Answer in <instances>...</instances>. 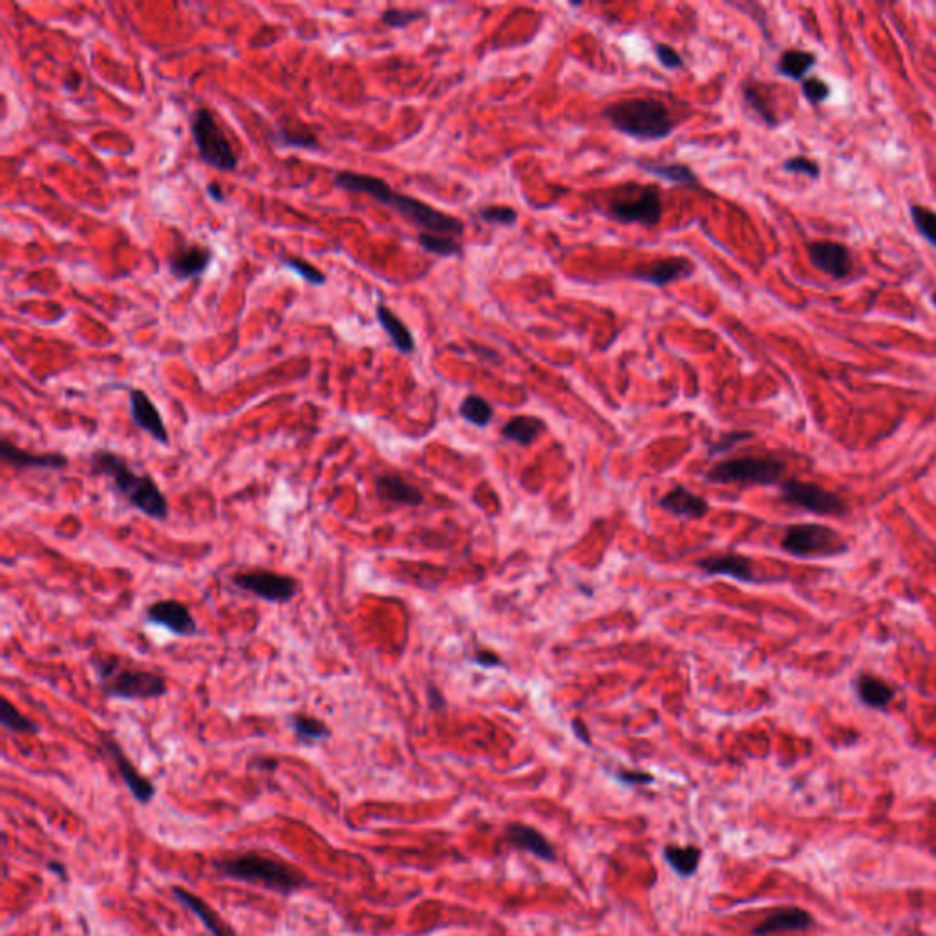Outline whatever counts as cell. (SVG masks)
I'll list each match as a JSON object with an SVG mask.
<instances>
[{"label":"cell","instance_id":"cell-7","mask_svg":"<svg viewBox=\"0 0 936 936\" xmlns=\"http://www.w3.org/2000/svg\"><path fill=\"white\" fill-rule=\"evenodd\" d=\"M191 134L205 165L222 172L236 171L238 156L209 108L200 107L192 112Z\"/></svg>","mask_w":936,"mask_h":936},{"label":"cell","instance_id":"cell-39","mask_svg":"<svg viewBox=\"0 0 936 936\" xmlns=\"http://www.w3.org/2000/svg\"><path fill=\"white\" fill-rule=\"evenodd\" d=\"M426 11L423 10H397V8H390V10H384L381 13V21L388 26V28H395V30H403V28H408L410 24H414L417 21H423L426 19Z\"/></svg>","mask_w":936,"mask_h":936},{"label":"cell","instance_id":"cell-12","mask_svg":"<svg viewBox=\"0 0 936 936\" xmlns=\"http://www.w3.org/2000/svg\"><path fill=\"white\" fill-rule=\"evenodd\" d=\"M145 617L150 624L171 631L176 637H194L198 633L196 620L192 617L191 609L180 600L167 598L150 604L145 611Z\"/></svg>","mask_w":936,"mask_h":936},{"label":"cell","instance_id":"cell-41","mask_svg":"<svg viewBox=\"0 0 936 936\" xmlns=\"http://www.w3.org/2000/svg\"><path fill=\"white\" fill-rule=\"evenodd\" d=\"M801 92H803V96L809 101L810 105H819V103H825L829 99L830 86L819 77H807L801 83Z\"/></svg>","mask_w":936,"mask_h":936},{"label":"cell","instance_id":"cell-43","mask_svg":"<svg viewBox=\"0 0 936 936\" xmlns=\"http://www.w3.org/2000/svg\"><path fill=\"white\" fill-rule=\"evenodd\" d=\"M653 52H655V57L659 59V63L666 68V70H681L684 66V59H682L681 54L666 43H655L653 44Z\"/></svg>","mask_w":936,"mask_h":936},{"label":"cell","instance_id":"cell-36","mask_svg":"<svg viewBox=\"0 0 936 936\" xmlns=\"http://www.w3.org/2000/svg\"><path fill=\"white\" fill-rule=\"evenodd\" d=\"M273 141L280 147H295V149H319V139L313 132L298 130V128L278 127L273 132Z\"/></svg>","mask_w":936,"mask_h":936},{"label":"cell","instance_id":"cell-4","mask_svg":"<svg viewBox=\"0 0 936 936\" xmlns=\"http://www.w3.org/2000/svg\"><path fill=\"white\" fill-rule=\"evenodd\" d=\"M97 682L103 693L117 701H149L169 692L167 681L147 670H123L116 655H97L92 659Z\"/></svg>","mask_w":936,"mask_h":936},{"label":"cell","instance_id":"cell-44","mask_svg":"<svg viewBox=\"0 0 936 936\" xmlns=\"http://www.w3.org/2000/svg\"><path fill=\"white\" fill-rule=\"evenodd\" d=\"M783 169L787 172H792V174H805V176H809L812 180H818L819 174H821L818 163L809 160V158H805V156L788 158V160L783 163Z\"/></svg>","mask_w":936,"mask_h":936},{"label":"cell","instance_id":"cell-33","mask_svg":"<svg viewBox=\"0 0 936 936\" xmlns=\"http://www.w3.org/2000/svg\"><path fill=\"white\" fill-rule=\"evenodd\" d=\"M459 415L470 423V425L479 426V428H485L492 421V415H494V408L490 405L487 399L479 397L476 394H470L461 401V406H459Z\"/></svg>","mask_w":936,"mask_h":936},{"label":"cell","instance_id":"cell-22","mask_svg":"<svg viewBox=\"0 0 936 936\" xmlns=\"http://www.w3.org/2000/svg\"><path fill=\"white\" fill-rule=\"evenodd\" d=\"M660 507L677 518H688V520H701L710 511L708 501L693 494L692 490L686 487H675L666 496H662Z\"/></svg>","mask_w":936,"mask_h":936},{"label":"cell","instance_id":"cell-15","mask_svg":"<svg viewBox=\"0 0 936 936\" xmlns=\"http://www.w3.org/2000/svg\"><path fill=\"white\" fill-rule=\"evenodd\" d=\"M693 273H695V264L690 258L675 256V258L659 260V262H655L651 266L639 267V269L631 271L629 277L637 280V282H642V284L655 286V288H666L673 282L692 277Z\"/></svg>","mask_w":936,"mask_h":936},{"label":"cell","instance_id":"cell-9","mask_svg":"<svg viewBox=\"0 0 936 936\" xmlns=\"http://www.w3.org/2000/svg\"><path fill=\"white\" fill-rule=\"evenodd\" d=\"M606 214L618 224L657 225L664 214L660 189L657 185H637L635 194H617L607 203Z\"/></svg>","mask_w":936,"mask_h":936},{"label":"cell","instance_id":"cell-34","mask_svg":"<svg viewBox=\"0 0 936 936\" xmlns=\"http://www.w3.org/2000/svg\"><path fill=\"white\" fill-rule=\"evenodd\" d=\"M743 99H745L746 107L750 108L761 119L763 125L770 128L777 127L776 112L768 105V101H766V97L763 96L759 86L754 85V83L743 86Z\"/></svg>","mask_w":936,"mask_h":936},{"label":"cell","instance_id":"cell-42","mask_svg":"<svg viewBox=\"0 0 936 936\" xmlns=\"http://www.w3.org/2000/svg\"><path fill=\"white\" fill-rule=\"evenodd\" d=\"M752 437H754V434H752V432H745V430H739V432H728V434H724V436L721 437V439H719L715 445L710 447V450H708V456H710V458L721 456V454H724V452L732 450V448L737 447L739 443L748 441V439H752Z\"/></svg>","mask_w":936,"mask_h":936},{"label":"cell","instance_id":"cell-38","mask_svg":"<svg viewBox=\"0 0 936 936\" xmlns=\"http://www.w3.org/2000/svg\"><path fill=\"white\" fill-rule=\"evenodd\" d=\"M479 220L498 227H514L518 224V211L509 205H487L478 211Z\"/></svg>","mask_w":936,"mask_h":936},{"label":"cell","instance_id":"cell-5","mask_svg":"<svg viewBox=\"0 0 936 936\" xmlns=\"http://www.w3.org/2000/svg\"><path fill=\"white\" fill-rule=\"evenodd\" d=\"M218 869L227 878L256 883V885H262L266 889L282 894L295 893L298 889L308 885V878L295 867H291L282 860H275V858L255 854V852L224 860L220 862Z\"/></svg>","mask_w":936,"mask_h":936},{"label":"cell","instance_id":"cell-30","mask_svg":"<svg viewBox=\"0 0 936 936\" xmlns=\"http://www.w3.org/2000/svg\"><path fill=\"white\" fill-rule=\"evenodd\" d=\"M289 724L293 728V734L297 737V741L304 743V745H315V743L326 741L331 737L330 726L317 719V717H311V715L295 713V715L289 717Z\"/></svg>","mask_w":936,"mask_h":936},{"label":"cell","instance_id":"cell-50","mask_svg":"<svg viewBox=\"0 0 936 936\" xmlns=\"http://www.w3.org/2000/svg\"><path fill=\"white\" fill-rule=\"evenodd\" d=\"M573 726H575L576 735L580 734V739L589 745V737H587V734H585L584 724H582V721H575Z\"/></svg>","mask_w":936,"mask_h":936},{"label":"cell","instance_id":"cell-52","mask_svg":"<svg viewBox=\"0 0 936 936\" xmlns=\"http://www.w3.org/2000/svg\"><path fill=\"white\" fill-rule=\"evenodd\" d=\"M931 302H933V306L936 308V291L933 293V297H931Z\"/></svg>","mask_w":936,"mask_h":936},{"label":"cell","instance_id":"cell-11","mask_svg":"<svg viewBox=\"0 0 936 936\" xmlns=\"http://www.w3.org/2000/svg\"><path fill=\"white\" fill-rule=\"evenodd\" d=\"M231 584L267 604H288L298 595L300 589L297 578L267 569L236 573L231 576Z\"/></svg>","mask_w":936,"mask_h":936},{"label":"cell","instance_id":"cell-8","mask_svg":"<svg viewBox=\"0 0 936 936\" xmlns=\"http://www.w3.org/2000/svg\"><path fill=\"white\" fill-rule=\"evenodd\" d=\"M785 463L770 458H735L717 463L706 478L712 483H743V485H776L785 474Z\"/></svg>","mask_w":936,"mask_h":936},{"label":"cell","instance_id":"cell-24","mask_svg":"<svg viewBox=\"0 0 936 936\" xmlns=\"http://www.w3.org/2000/svg\"><path fill=\"white\" fill-rule=\"evenodd\" d=\"M635 165L639 167L640 171L646 172V174H651L655 178H660V180L668 181V183H673V185H682V187H690V189H701L702 185L697 174L684 163H668V161H649V160H637Z\"/></svg>","mask_w":936,"mask_h":936},{"label":"cell","instance_id":"cell-51","mask_svg":"<svg viewBox=\"0 0 936 936\" xmlns=\"http://www.w3.org/2000/svg\"><path fill=\"white\" fill-rule=\"evenodd\" d=\"M48 867H50L52 871H55V873H61L63 874V876H66V874H64L63 865H55V862H54V863H50Z\"/></svg>","mask_w":936,"mask_h":936},{"label":"cell","instance_id":"cell-21","mask_svg":"<svg viewBox=\"0 0 936 936\" xmlns=\"http://www.w3.org/2000/svg\"><path fill=\"white\" fill-rule=\"evenodd\" d=\"M702 573L710 576H730L739 582H754L752 562L741 554H719L708 556L697 562Z\"/></svg>","mask_w":936,"mask_h":936},{"label":"cell","instance_id":"cell-28","mask_svg":"<svg viewBox=\"0 0 936 936\" xmlns=\"http://www.w3.org/2000/svg\"><path fill=\"white\" fill-rule=\"evenodd\" d=\"M543 430H545V423L540 417L516 415V417H512L507 425L503 426L501 436L505 437L507 441L522 445V447H529L538 439Z\"/></svg>","mask_w":936,"mask_h":936},{"label":"cell","instance_id":"cell-23","mask_svg":"<svg viewBox=\"0 0 936 936\" xmlns=\"http://www.w3.org/2000/svg\"><path fill=\"white\" fill-rule=\"evenodd\" d=\"M505 838L516 849L531 852L536 858L545 860V862H553L554 858H556L553 845L549 843V840L543 836L540 830L532 829V827H527L522 823H514V825L507 827Z\"/></svg>","mask_w":936,"mask_h":936},{"label":"cell","instance_id":"cell-6","mask_svg":"<svg viewBox=\"0 0 936 936\" xmlns=\"http://www.w3.org/2000/svg\"><path fill=\"white\" fill-rule=\"evenodd\" d=\"M781 549L801 560H823L847 553L849 543L840 532L823 523H798L783 534Z\"/></svg>","mask_w":936,"mask_h":936},{"label":"cell","instance_id":"cell-29","mask_svg":"<svg viewBox=\"0 0 936 936\" xmlns=\"http://www.w3.org/2000/svg\"><path fill=\"white\" fill-rule=\"evenodd\" d=\"M818 57L805 50H787L783 52L776 64V72L792 81H805L812 68H816Z\"/></svg>","mask_w":936,"mask_h":936},{"label":"cell","instance_id":"cell-25","mask_svg":"<svg viewBox=\"0 0 936 936\" xmlns=\"http://www.w3.org/2000/svg\"><path fill=\"white\" fill-rule=\"evenodd\" d=\"M172 893L180 900L181 904L185 905L189 911H192L194 915L202 920L203 926L207 927V931H209L211 935L238 936L231 927L225 924L224 918L218 915L211 905L207 904V902H203L202 898H198L196 894L189 893V891H185V889H181V887H174Z\"/></svg>","mask_w":936,"mask_h":936},{"label":"cell","instance_id":"cell-14","mask_svg":"<svg viewBox=\"0 0 936 936\" xmlns=\"http://www.w3.org/2000/svg\"><path fill=\"white\" fill-rule=\"evenodd\" d=\"M128 401H130V417L134 425L141 428L145 434H149L156 443L160 445H169V430L165 426V421L161 417L158 406L150 399L147 392L139 388H130L128 390Z\"/></svg>","mask_w":936,"mask_h":936},{"label":"cell","instance_id":"cell-40","mask_svg":"<svg viewBox=\"0 0 936 936\" xmlns=\"http://www.w3.org/2000/svg\"><path fill=\"white\" fill-rule=\"evenodd\" d=\"M284 266L293 269L297 275L304 278L308 284L311 286H324L326 284V275L313 266L309 264L306 260H300V258H286L284 260Z\"/></svg>","mask_w":936,"mask_h":936},{"label":"cell","instance_id":"cell-32","mask_svg":"<svg viewBox=\"0 0 936 936\" xmlns=\"http://www.w3.org/2000/svg\"><path fill=\"white\" fill-rule=\"evenodd\" d=\"M0 723L13 734L35 735L41 732V726L22 715L6 697L0 699Z\"/></svg>","mask_w":936,"mask_h":936},{"label":"cell","instance_id":"cell-48","mask_svg":"<svg viewBox=\"0 0 936 936\" xmlns=\"http://www.w3.org/2000/svg\"><path fill=\"white\" fill-rule=\"evenodd\" d=\"M79 85H81V77H79V74L72 72V74L68 75V79H66V88H68V90H77Z\"/></svg>","mask_w":936,"mask_h":936},{"label":"cell","instance_id":"cell-17","mask_svg":"<svg viewBox=\"0 0 936 936\" xmlns=\"http://www.w3.org/2000/svg\"><path fill=\"white\" fill-rule=\"evenodd\" d=\"M0 459L10 467L26 470V468H39V470H64L70 465V459L61 452H44L33 454L15 447L8 439L0 441Z\"/></svg>","mask_w":936,"mask_h":936},{"label":"cell","instance_id":"cell-27","mask_svg":"<svg viewBox=\"0 0 936 936\" xmlns=\"http://www.w3.org/2000/svg\"><path fill=\"white\" fill-rule=\"evenodd\" d=\"M375 315H377V320L381 324V328L386 331V335L390 337V341L394 344L397 350L401 353H414L415 350V341L412 331L408 330L403 320L399 319L395 315L392 309L388 308L384 302H379L377 308H375Z\"/></svg>","mask_w":936,"mask_h":936},{"label":"cell","instance_id":"cell-31","mask_svg":"<svg viewBox=\"0 0 936 936\" xmlns=\"http://www.w3.org/2000/svg\"><path fill=\"white\" fill-rule=\"evenodd\" d=\"M702 851L699 847H677V845H668L664 851L666 862L670 863L671 869L684 878L692 876L701 862Z\"/></svg>","mask_w":936,"mask_h":936},{"label":"cell","instance_id":"cell-13","mask_svg":"<svg viewBox=\"0 0 936 936\" xmlns=\"http://www.w3.org/2000/svg\"><path fill=\"white\" fill-rule=\"evenodd\" d=\"M101 745L105 746L108 756L112 757V761L116 763L117 772H119L123 783L130 790V794L141 805H149L150 801L156 798L154 783L150 781L149 777H145L139 772L134 763L128 759L127 754L123 752V748L119 746L116 739L103 735Z\"/></svg>","mask_w":936,"mask_h":936},{"label":"cell","instance_id":"cell-1","mask_svg":"<svg viewBox=\"0 0 936 936\" xmlns=\"http://www.w3.org/2000/svg\"><path fill=\"white\" fill-rule=\"evenodd\" d=\"M335 185L342 191L361 192L370 196L375 202L401 214L408 222L425 229V233L458 238L465 231V225L461 224V220H458L456 216L443 213L423 200H417L414 196L395 192L386 181L377 176L342 171L335 174Z\"/></svg>","mask_w":936,"mask_h":936},{"label":"cell","instance_id":"cell-47","mask_svg":"<svg viewBox=\"0 0 936 936\" xmlns=\"http://www.w3.org/2000/svg\"><path fill=\"white\" fill-rule=\"evenodd\" d=\"M205 191H207V194H209V198H211L213 202H216V203L225 202L224 191H222V187H220L218 183H214V181H211V183L207 185V189H205Z\"/></svg>","mask_w":936,"mask_h":936},{"label":"cell","instance_id":"cell-10","mask_svg":"<svg viewBox=\"0 0 936 936\" xmlns=\"http://www.w3.org/2000/svg\"><path fill=\"white\" fill-rule=\"evenodd\" d=\"M781 498L783 501L801 511L818 514V516H845L847 503L836 492L823 489L814 483L787 479L781 483Z\"/></svg>","mask_w":936,"mask_h":936},{"label":"cell","instance_id":"cell-49","mask_svg":"<svg viewBox=\"0 0 936 936\" xmlns=\"http://www.w3.org/2000/svg\"><path fill=\"white\" fill-rule=\"evenodd\" d=\"M277 765L278 763L275 761V759H260V763H256L255 766L262 768V770H264V768H266V770H275Z\"/></svg>","mask_w":936,"mask_h":936},{"label":"cell","instance_id":"cell-45","mask_svg":"<svg viewBox=\"0 0 936 936\" xmlns=\"http://www.w3.org/2000/svg\"><path fill=\"white\" fill-rule=\"evenodd\" d=\"M617 779L622 783H626V785H649V783H653V776L648 772L622 770V772H618Z\"/></svg>","mask_w":936,"mask_h":936},{"label":"cell","instance_id":"cell-37","mask_svg":"<svg viewBox=\"0 0 936 936\" xmlns=\"http://www.w3.org/2000/svg\"><path fill=\"white\" fill-rule=\"evenodd\" d=\"M911 220L916 231L936 249V213L926 205H911Z\"/></svg>","mask_w":936,"mask_h":936},{"label":"cell","instance_id":"cell-18","mask_svg":"<svg viewBox=\"0 0 936 936\" xmlns=\"http://www.w3.org/2000/svg\"><path fill=\"white\" fill-rule=\"evenodd\" d=\"M213 251L202 245H189L178 247L169 260V269L172 277L178 280H189L203 275L207 267L213 262Z\"/></svg>","mask_w":936,"mask_h":936},{"label":"cell","instance_id":"cell-2","mask_svg":"<svg viewBox=\"0 0 936 936\" xmlns=\"http://www.w3.org/2000/svg\"><path fill=\"white\" fill-rule=\"evenodd\" d=\"M88 461L92 474L107 478L112 490L132 509L160 522L169 518V501L160 485L149 474H138L121 454L112 450H96Z\"/></svg>","mask_w":936,"mask_h":936},{"label":"cell","instance_id":"cell-20","mask_svg":"<svg viewBox=\"0 0 936 936\" xmlns=\"http://www.w3.org/2000/svg\"><path fill=\"white\" fill-rule=\"evenodd\" d=\"M816 926L814 918L809 911L799 907H785L777 909L754 929L756 936L774 935V933H787V931H809Z\"/></svg>","mask_w":936,"mask_h":936},{"label":"cell","instance_id":"cell-46","mask_svg":"<svg viewBox=\"0 0 936 936\" xmlns=\"http://www.w3.org/2000/svg\"><path fill=\"white\" fill-rule=\"evenodd\" d=\"M474 660L478 662L479 666H485V668H494V666H500L501 664L500 657L494 651H479Z\"/></svg>","mask_w":936,"mask_h":936},{"label":"cell","instance_id":"cell-35","mask_svg":"<svg viewBox=\"0 0 936 936\" xmlns=\"http://www.w3.org/2000/svg\"><path fill=\"white\" fill-rule=\"evenodd\" d=\"M417 244L426 253L443 256V258H452V256H461V245L456 238L452 236H441V234L423 233L417 234Z\"/></svg>","mask_w":936,"mask_h":936},{"label":"cell","instance_id":"cell-3","mask_svg":"<svg viewBox=\"0 0 936 936\" xmlns=\"http://www.w3.org/2000/svg\"><path fill=\"white\" fill-rule=\"evenodd\" d=\"M602 116L611 128L637 141L666 139L677 127L670 108L649 97L613 101L604 108Z\"/></svg>","mask_w":936,"mask_h":936},{"label":"cell","instance_id":"cell-16","mask_svg":"<svg viewBox=\"0 0 936 936\" xmlns=\"http://www.w3.org/2000/svg\"><path fill=\"white\" fill-rule=\"evenodd\" d=\"M807 253H809L812 266L827 277L841 280L851 273V251L843 244L830 242V240H818L809 244Z\"/></svg>","mask_w":936,"mask_h":936},{"label":"cell","instance_id":"cell-19","mask_svg":"<svg viewBox=\"0 0 936 936\" xmlns=\"http://www.w3.org/2000/svg\"><path fill=\"white\" fill-rule=\"evenodd\" d=\"M375 492L379 500L390 505H408V507H417L425 501L423 492L408 483L405 478L399 474H379L375 478Z\"/></svg>","mask_w":936,"mask_h":936},{"label":"cell","instance_id":"cell-26","mask_svg":"<svg viewBox=\"0 0 936 936\" xmlns=\"http://www.w3.org/2000/svg\"><path fill=\"white\" fill-rule=\"evenodd\" d=\"M854 690H856L858 699L867 708H873V710L887 708L894 699L893 686H889L887 682L882 681L876 675H871V673H860L854 679Z\"/></svg>","mask_w":936,"mask_h":936}]
</instances>
